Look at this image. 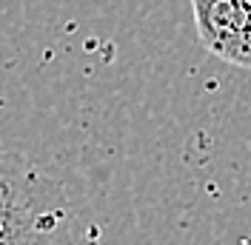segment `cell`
Instances as JSON below:
<instances>
[{
    "label": "cell",
    "instance_id": "obj_3",
    "mask_svg": "<svg viewBox=\"0 0 251 245\" xmlns=\"http://www.w3.org/2000/svg\"><path fill=\"white\" fill-rule=\"evenodd\" d=\"M29 169H31V163L26 157L12 154V151H0V194H3L9 185H15Z\"/></svg>",
    "mask_w": 251,
    "mask_h": 245
},
{
    "label": "cell",
    "instance_id": "obj_1",
    "mask_svg": "<svg viewBox=\"0 0 251 245\" xmlns=\"http://www.w3.org/2000/svg\"><path fill=\"white\" fill-rule=\"evenodd\" d=\"M75 237L63 188L34 166L0 194V245H75Z\"/></svg>",
    "mask_w": 251,
    "mask_h": 245
},
{
    "label": "cell",
    "instance_id": "obj_2",
    "mask_svg": "<svg viewBox=\"0 0 251 245\" xmlns=\"http://www.w3.org/2000/svg\"><path fill=\"white\" fill-rule=\"evenodd\" d=\"M203 46L220 60L251 69V0H191Z\"/></svg>",
    "mask_w": 251,
    "mask_h": 245
}]
</instances>
